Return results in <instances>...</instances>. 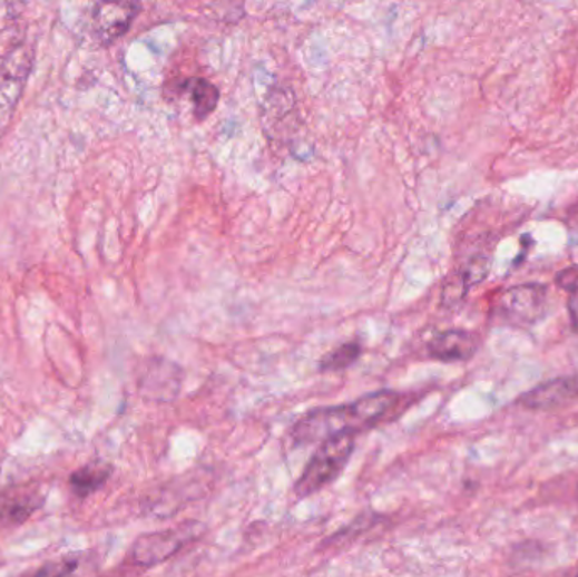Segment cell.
<instances>
[{
	"label": "cell",
	"instance_id": "cell-6",
	"mask_svg": "<svg viewBox=\"0 0 578 577\" xmlns=\"http://www.w3.org/2000/svg\"><path fill=\"white\" fill-rule=\"evenodd\" d=\"M139 11V0H100L94 9L95 36L104 45L117 41L129 31Z\"/></svg>",
	"mask_w": 578,
	"mask_h": 577
},
{
	"label": "cell",
	"instance_id": "cell-15",
	"mask_svg": "<svg viewBox=\"0 0 578 577\" xmlns=\"http://www.w3.org/2000/svg\"><path fill=\"white\" fill-rule=\"evenodd\" d=\"M555 283H557L561 290H567V292L578 290V264H574L570 268L561 270L557 278H555Z\"/></svg>",
	"mask_w": 578,
	"mask_h": 577
},
{
	"label": "cell",
	"instance_id": "cell-11",
	"mask_svg": "<svg viewBox=\"0 0 578 577\" xmlns=\"http://www.w3.org/2000/svg\"><path fill=\"white\" fill-rule=\"evenodd\" d=\"M186 90H188L189 100L193 104V114L198 120L207 119L217 109L218 100H221V90L217 85L205 78H192L186 81Z\"/></svg>",
	"mask_w": 578,
	"mask_h": 577
},
{
	"label": "cell",
	"instance_id": "cell-17",
	"mask_svg": "<svg viewBox=\"0 0 578 577\" xmlns=\"http://www.w3.org/2000/svg\"><path fill=\"white\" fill-rule=\"evenodd\" d=\"M2 564H4V557H2V552H0V566H2Z\"/></svg>",
	"mask_w": 578,
	"mask_h": 577
},
{
	"label": "cell",
	"instance_id": "cell-3",
	"mask_svg": "<svg viewBox=\"0 0 578 577\" xmlns=\"http://www.w3.org/2000/svg\"><path fill=\"white\" fill-rule=\"evenodd\" d=\"M204 534V527L198 521H186L175 528L144 534L130 547L127 554L129 566L148 567L159 566L175 557L179 550Z\"/></svg>",
	"mask_w": 578,
	"mask_h": 577
},
{
	"label": "cell",
	"instance_id": "cell-13",
	"mask_svg": "<svg viewBox=\"0 0 578 577\" xmlns=\"http://www.w3.org/2000/svg\"><path fill=\"white\" fill-rule=\"evenodd\" d=\"M489 270H491V261L486 256H476L467 264L466 270L459 273L467 288H472L477 283L484 282L488 278Z\"/></svg>",
	"mask_w": 578,
	"mask_h": 577
},
{
	"label": "cell",
	"instance_id": "cell-1",
	"mask_svg": "<svg viewBox=\"0 0 578 577\" xmlns=\"http://www.w3.org/2000/svg\"><path fill=\"white\" fill-rule=\"evenodd\" d=\"M404 402V394L398 391L379 390L347 405L312 410L293 426L292 440L296 446H312L339 433L357 436L396 415Z\"/></svg>",
	"mask_w": 578,
	"mask_h": 577
},
{
	"label": "cell",
	"instance_id": "cell-8",
	"mask_svg": "<svg viewBox=\"0 0 578 577\" xmlns=\"http://www.w3.org/2000/svg\"><path fill=\"white\" fill-rule=\"evenodd\" d=\"M477 349H479V339L473 332L463 331V329H450V331L440 332L428 342L430 358L442 361V363H459V361L472 360L476 356Z\"/></svg>",
	"mask_w": 578,
	"mask_h": 577
},
{
	"label": "cell",
	"instance_id": "cell-16",
	"mask_svg": "<svg viewBox=\"0 0 578 577\" xmlns=\"http://www.w3.org/2000/svg\"><path fill=\"white\" fill-rule=\"evenodd\" d=\"M568 312H570L574 327L578 331V290H574V292H570V296H568Z\"/></svg>",
	"mask_w": 578,
	"mask_h": 577
},
{
	"label": "cell",
	"instance_id": "cell-4",
	"mask_svg": "<svg viewBox=\"0 0 578 577\" xmlns=\"http://www.w3.org/2000/svg\"><path fill=\"white\" fill-rule=\"evenodd\" d=\"M31 63L32 55L28 48L21 47L0 65V136L4 135L11 124L28 81Z\"/></svg>",
	"mask_w": 578,
	"mask_h": 577
},
{
	"label": "cell",
	"instance_id": "cell-10",
	"mask_svg": "<svg viewBox=\"0 0 578 577\" xmlns=\"http://www.w3.org/2000/svg\"><path fill=\"white\" fill-rule=\"evenodd\" d=\"M112 476V466L104 461L88 462L70 476V486L78 498H87L99 491Z\"/></svg>",
	"mask_w": 578,
	"mask_h": 577
},
{
	"label": "cell",
	"instance_id": "cell-14",
	"mask_svg": "<svg viewBox=\"0 0 578 577\" xmlns=\"http://www.w3.org/2000/svg\"><path fill=\"white\" fill-rule=\"evenodd\" d=\"M77 567L78 560L75 557H63V559L45 564L36 574L38 576H67V574L75 573Z\"/></svg>",
	"mask_w": 578,
	"mask_h": 577
},
{
	"label": "cell",
	"instance_id": "cell-7",
	"mask_svg": "<svg viewBox=\"0 0 578 577\" xmlns=\"http://www.w3.org/2000/svg\"><path fill=\"white\" fill-rule=\"evenodd\" d=\"M46 495L39 485L12 486L0 493V525L26 524L45 505Z\"/></svg>",
	"mask_w": 578,
	"mask_h": 577
},
{
	"label": "cell",
	"instance_id": "cell-2",
	"mask_svg": "<svg viewBox=\"0 0 578 577\" xmlns=\"http://www.w3.org/2000/svg\"><path fill=\"white\" fill-rule=\"evenodd\" d=\"M354 449L355 433H339V436L322 440L315 454L306 464L305 471L296 481V497H312L313 493L330 485L333 479L339 478V475L351 461Z\"/></svg>",
	"mask_w": 578,
	"mask_h": 577
},
{
	"label": "cell",
	"instance_id": "cell-12",
	"mask_svg": "<svg viewBox=\"0 0 578 577\" xmlns=\"http://www.w3.org/2000/svg\"><path fill=\"white\" fill-rule=\"evenodd\" d=\"M362 348L359 342H349V344L341 345V348L333 349L329 354L320 360L319 370L322 373H339V371L349 370L357 363L361 358Z\"/></svg>",
	"mask_w": 578,
	"mask_h": 577
},
{
	"label": "cell",
	"instance_id": "cell-5",
	"mask_svg": "<svg viewBox=\"0 0 578 577\" xmlns=\"http://www.w3.org/2000/svg\"><path fill=\"white\" fill-rule=\"evenodd\" d=\"M548 290L540 283L512 286L502 293L498 302L499 315L509 324L533 325L543 319Z\"/></svg>",
	"mask_w": 578,
	"mask_h": 577
},
{
	"label": "cell",
	"instance_id": "cell-9",
	"mask_svg": "<svg viewBox=\"0 0 578 577\" xmlns=\"http://www.w3.org/2000/svg\"><path fill=\"white\" fill-rule=\"evenodd\" d=\"M578 397V376H561L533 388L519 398V405L529 410H551Z\"/></svg>",
	"mask_w": 578,
	"mask_h": 577
}]
</instances>
